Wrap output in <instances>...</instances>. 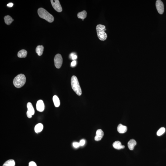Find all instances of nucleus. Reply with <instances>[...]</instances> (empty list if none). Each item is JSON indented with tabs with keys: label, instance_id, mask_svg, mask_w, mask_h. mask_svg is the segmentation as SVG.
Segmentation results:
<instances>
[{
	"label": "nucleus",
	"instance_id": "f03ea898",
	"mask_svg": "<svg viewBox=\"0 0 166 166\" xmlns=\"http://www.w3.org/2000/svg\"><path fill=\"white\" fill-rule=\"evenodd\" d=\"M97 37L101 41L105 40L107 38V35L105 32L106 30V27L104 25L102 24H98L96 27Z\"/></svg>",
	"mask_w": 166,
	"mask_h": 166
},
{
	"label": "nucleus",
	"instance_id": "cd10ccee",
	"mask_svg": "<svg viewBox=\"0 0 166 166\" xmlns=\"http://www.w3.org/2000/svg\"><path fill=\"white\" fill-rule=\"evenodd\" d=\"M77 57V56L76 55H74L73 57L72 58V59L73 60H75L76 59Z\"/></svg>",
	"mask_w": 166,
	"mask_h": 166
},
{
	"label": "nucleus",
	"instance_id": "9b49d317",
	"mask_svg": "<svg viewBox=\"0 0 166 166\" xmlns=\"http://www.w3.org/2000/svg\"><path fill=\"white\" fill-rule=\"evenodd\" d=\"M113 146L114 148L117 150H121L125 148V146L122 144L119 141H116L113 143Z\"/></svg>",
	"mask_w": 166,
	"mask_h": 166
},
{
	"label": "nucleus",
	"instance_id": "39448f33",
	"mask_svg": "<svg viewBox=\"0 0 166 166\" xmlns=\"http://www.w3.org/2000/svg\"><path fill=\"white\" fill-rule=\"evenodd\" d=\"M54 65L56 68L58 69L60 68L63 62V58L61 55L59 54H57L54 58Z\"/></svg>",
	"mask_w": 166,
	"mask_h": 166
},
{
	"label": "nucleus",
	"instance_id": "dca6fc26",
	"mask_svg": "<svg viewBox=\"0 0 166 166\" xmlns=\"http://www.w3.org/2000/svg\"><path fill=\"white\" fill-rule=\"evenodd\" d=\"M43 128V124L40 123L37 124L35 126V132L38 133L42 131Z\"/></svg>",
	"mask_w": 166,
	"mask_h": 166
},
{
	"label": "nucleus",
	"instance_id": "2eb2a0df",
	"mask_svg": "<svg viewBox=\"0 0 166 166\" xmlns=\"http://www.w3.org/2000/svg\"><path fill=\"white\" fill-rule=\"evenodd\" d=\"M44 47L42 45H38L36 47V52L38 55L39 56L42 55L43 52Z\"/></svg>",
	"mask_w": 166,
	"mask_h": 166
},
{
	"label": "nucleus",
	"instance_id": "423d86ee",
	"mask_svg": "<svg viewBox=\"0 0 166 166\" xmlns=\"http://www.w3.org/2000/svg\"><path fill=\"white\" fill-rule=\"evenodd\" d=\"M51 2L52 7L55 10L59 12H61L63 9L59 0H51Z\"/></svg>",
	"mask_w": 166,
	"mask_h": 166
},
{
	"label": "nucleus",
	"instance_id": "6ab92c4d",
	"mask_svg": "<svg viewBox=\"0 0 166 166\" xmlns=\"http://www.w3.org/2000/svg\"><path fill=\"white\" fill-rule=\"evenodd\" d=\"M27 107L28 111H29L32 113V115H34L35 112V110L32 103L30 102L28 103L27 104Z\"/></svg>",
	"mask_w": 166,
	"mask_h": 166
},
{
	"label": "nucleus",
	"instance_id": "f257e3e1",
	"mask_svg": "<svg viewBox=\"0 0 166 166\" xmlns=\"http://www.w3.org/2000/svg\"><path fill=\"white\" fill-rule=\"evenodd\" d=\"M38 13L41 18L44 19L48 22H52L54 21L53 16L43 8H40L38 9Z\"/></svg>",
	"mask_w": 166,
	"mask_h": 166
},
{
	"label": "nucleus",
	"instance_id": "4468645a",
	"mask_svg": "<svg viewBox=\"0 0 166 166\" xmlns=\"http://www.w3.org/2000/svg\"><path fill=\"white\" fill-rule=\"evenodd\" d=\"M27 53V51L24 49L20 50L18 52L17 54L18 57L20 58L26 57Z\"/></svg>",
	"mask_w": 166,
	"mask_h": 166
},
{
	"label": "nucleus",
	"instance_id": "c85d7f7f",
	"mask_svg": "<svg viewBox=\"0 0 166 166\" xmlns=\"http://www.w3.org/2000/svg\"><path fill=\"white\" fill-rule=\"evenodd\" d=\"M74 54L73 53H72L71 54H70V57L72 59V58L73 57L74 55Z\"/></svg>",
	"mask_w": 166,
	"mask_h": 166
},
{
	"label": "nucleus",
	"instance_id": "4be33fe9",
	"mask_svg": "<svg viewBox=\"0 0 166 166\" xmlns=\"http://www.w3.org/2000/svg\"><path fill=\"white\" fill-rule=\"evenodd\" d=\"M73 145L74 147L75 148H78L80 146V143L77 142H74L73 144Z\"/></svg>",
	"mask_w": 166,
	"mask_h": 166
},
{
	"label": "nucleus",
	"instance_id": "bb28decb",
	"mask_svg": "<svg viewBox=\"0 0 166 166\" xmlns=\"http://www.w3.org/2000/svg\"><path fill=\"white\" fill-rule=\"evenodd\" d=\"M13 4L12 3H9V4H7V7H12V6H13Z\"/></svg>",
	"mask_w": 166,
	"mask_h": 166
},
{
	"label": "nucleus",
	"instance_id": "f8f14e48",
	"mask_svg": "<svg viewBox=\"0 0 166 166\" xmlns=\"http://www.w3.org/2000/svg\"><path fill=\"white\" fill-rule=\"evenodd\" d=\"M137 144V142L135 140L131 139L129 140L128 143V146L129 149L130 150H133L134 148V147Z\"/></svg>",
	"mask_w": 166,
	"mask_h": 166
},
{
	"label": "nucleus",
	"instance_id": "b1692460",
	"mask_svg": "<svg viewBox=\"0 0 166 166\" xmlns=\"http://www.w3.org/2000/svg\"><path fill=\"white\" fill-rule=\"evenodd\" d=\"M29 166H37L36 164L34 161L30 162L29 164Z\"/></svg>",
	"mask_w": 166,
	"mask_h": 166
},
{
	"label": "nucleus",
	"instance_id": "0eeeda50",
	"mask_svg": "<svg viewBox=\"0 0 166 166\" xmlns=\"http://www.w3.org/2000/svg\"><path fill=\"white\" fill-rule=\"evenodd\" d=\"M156 6L158 12L160 14H162L164 12V5L163 3L160 0L156 1Z\"/></svg>",
	"mask_w": 166,
	"mask_h": 166
},
{
	"label": "nucleus",
	"instance_id": "7ed1b4c3",
	"mask_svg": "<svg viewBox=\"0 0 166 166\" xmlns=\"http://www.w3.org/2000/svg\"><path fill=\"white\" fill-rule=\"evenodd\" d=\"M26 82V78L24 75L20 74L16 77L14 79V85L17 88H20L23 86Z\"/></svg>",
	"mask_w": 166,
	"mask_h": 166
},
{
	"label": "nucleus",
	"instance_id": "5701e85b",
	"mask_svg": "<svg viewBox=\"0 0 166 166\" xmlns=\"http://www.w3.org/2000/svg\"><path fill=\"white\" fill-rule=\"evenodd\" d=\"M80 146H82L84 145L85 143V141L84 139L81 140L80 142Z\"/></svg>",
	"mask_w": 166,
	"mask_h": 166
},
{
	"label": "nucleus",
	"instance_id": "393cba45",
	"mask_svg": "<svg viewBox=\"0 0 166 166\" xmlns=\"http://www.w3.org/2000/svg\"><path fill=\"white\" fill-rule=\"evenodd\" d=\"M27 117L29 118H32V113H31L29 111H27Z\"/></svg>",
	"mask_w": 166,
	"mask_h": 166
},
{
	"label": "nucleus",
	"instance_id": "a878e982",
	"mask_svg": "<svg viewBox=\"0 0 166 166\" xmlns=\"http://www.w3.org/2000/svg\"><path fill=\"white\" fill-rule=\"evenodd\" d=\"M76 64V61H74L71 63V66L72 67H74L75 66Z\"/></svg>",
	"mask_w": 166,
	"mask_h": 166
},
{
	"label": "nucleus",
	"instance_id": "f3484780",
	"mask_svg": "<svg viewBox=\"0 0 166 166\" xmlns=\"http://www.w3.org/2000/svg\"><path fill=\"white\" fill-rule=\"evenodd\" d=\"M4 20L5 23L7 25H10L11 24L14 20L10 16L8 15L5 16L4 17Z\"/></svg>",
	"mask_w": 166,
	"mask_h": 166
},
{
	"label": "nucleus",
	"instance_id": "a211bd4d",
	"mask_svg": "<svg viewBox=\"0 0 166 166\" xmlns=\"http://www.w3.org/2000/svg\"><path fill=\"white\" fill-rule=\"evenodd\" d=\"M53 100L54 106L56 107H58L59 106L60 101L59 97L56 95H54L53 97Z\"/></svg>",
	"mask_w": 166,
	"mask_h": 166
},
{
	"label": "nucleus",
	"instance_id": "ddd939ff",
	"mask_svg": "<svg viewBox=\"0 0 166 166\" xmlns=\"http://www.w3.org/2000/svg\"><path fill=\"white\" fill-rule=\"evenodd\" d=\"M86 11H83L80 12L78 13L77 14V17L79 19H82V20H84L87 16Z\"/></svg>",
	"mask_w": 166,
	"mask_h": 166
},
{
	"label": "nucleus",
	"instance_id": "9d476101",
	"mask_svg": "<svg viewBox=\"0 0 166 166\" xmlns=\"http://www.w3.org/2000/svg\"><path fill=\"white\" fill-rule=\"evenodd\" d=\"M127 130V126H124L122 124H120L118 125L117 127L118 131L120 133L123 134L126 132Z\"/></svg>",
	"mask_w": 166,
	"mask_h": 166
},
{
	"label": "nucleus",
	"instance_id": "aec40b11",
	"mask_svg": "<svg viewBox=\"0 0 166 166\" xmlns=\"http://www.w3.org/2000/svg\"><path fill=\"white\" fill-rule=\"evenodd\" d=\"M15 162L13 160L10 159L5 162L3 166H15Z\"/></svg>",
	"mask_w": 166,
	"mask_h": 166
},
{
	"label": "nucleus",
	"instance_id": "1a4fd4ad",
	"mask_svg": "<svg viewBox=\"0 0 166 166\" xmlns=\"http://www.w3.org/2000/svg\"><path fill=\"white\" fill-rule=\"evenodd\" d=\"M104 134L103 131L101 129H98L96 132V135L95 137V140L96 141H100L103 137Z\"/></svg>",
	"mask_w": 166,
	"mask_h": 166
},
{
	"label": "nucleus",
	"instance_id": "6e6552de",
	"mask_svg": "<svg viewBox=\"0 0 166 166\" xmlns=\"http://www.w3.org/2000/svg\"><path fill=\"white\" fill-rule=\"evenodd\" d=\"M36 107L37 111L40 112L43 111L44 110L45 106L43 101L42 100H38L36 104Z\"/></svg>",
	"mask_w": 166,
	"mask_h": 166
},
{
	"label": "nucleus",
	"instance_id": "412c9836",
	"mask_svg": "<svg viewBox=\"0 0 166 166\" xmlns=\"http://www.w3.org/2000/svg\"><path fill=\"white\" fill-rule=\"evenodd\" d=\"M165 132V129L164 127H161L160 129L157 132V136H160L164 133Z\"/></svg>",
	"mask_w": 166,
	"mask_h": 166
},
{
	"label": "nucleus",
	"instance_id": "20e7f679",
	"mask_svg": "<svg viewBox=\"0 0 166 166\" xmlns=\"http://www.w3.org/2000/svg\"><path fill=\"white\" fill-rule=\"evenodd\" d=\"M71 82L72 88L73 90L77 95L80 96L82 94V90L77 77L75 76H72L71 79Z\"/></svg>",
	"mask_w": 166,
	"mask_h": 166
}]
</instances>
